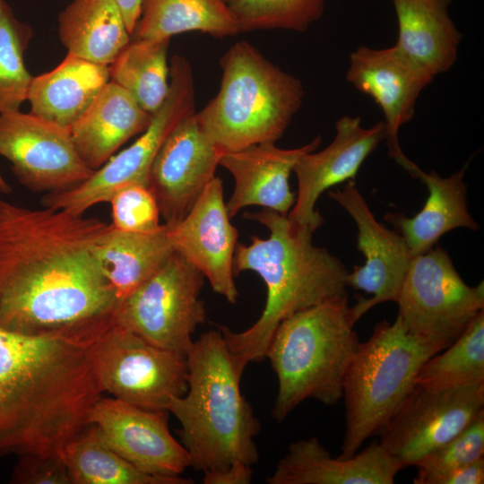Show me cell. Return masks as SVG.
Returning a JSON list of instances; mask_svg holds the SVG:
<instances>
[{"mask_svg":"<svg viewBox=\"0 0 484 484\" xmlns=\"http://www.w3.org/2000/svg\"><path fill=\"white\" fill-rule=\"evenodd\" d=\"M108 226L0 195V326L36 336L112 325L118 300L93 251Z\"/></svg>","mask_w":484,"mask_h":484,"instance_id":"1","label":"cell"},{"mask_svg":"<svg viewBox=\"0 0 484 484\" xmlns=\"http://www.w3.org/2000/svg\"><path fill=\"white\" fill-rule=\"evenodd\" d=\"M87 333L23 335L0 326V454H58L102 395Z\"/></svg>","mask_w":484,"mask_h":484,"instance_id":"2","label":"cell"},{"mask_svg":"<svg viewBox=\"0 0 484 484\" xmlns=\"http://www.w3.org/2000/svg\"><path fill=\"white\" fill-rule=\"evenodd\" d=\"M245 217L265 226L267 238L251 237L249 245L237 243L235 275L253 271L266 285L267 297L260 317L246 330L220 326L228 348L241 370L261 361L282 320L294 313L346 296L348 270L326 248L313 244V231L287 216L263 208Z\"/></svg>","mask_w":484,"mask_h":484,"instance_id":"3","label":"cell"},{"mask_svg":"<svg viewBox=\"0 0 484 484\" xmlns=\"http://www.w3.org/2000/svg\"><path fill=\"white\" fill-rule=\"evenodd\" d=\"M187 390L167 411L180 423L177 433L190 467L221 470L234 461L254 465L259 459L255 437L261 426L242 394L244 373L235 362L220 330L194 341L186 357Z\"/></svg>","mask_w":484,"mask_h":484,"instance_id":"4","label":"cell"},{"mask_svg":"<svg viewBox=\"0 0 484 484\" xmlns=\"http://www.w3.org/2000/svg\"><path fill=\"white\" fill-rule=\"evenodd\" d=\"M356 323L347 295L281 322L265 354L277 376L272 414L278 422L306 399L333 405L342 398L344 376L360 343Z\"/></svg>","mask_w":484,"mask_h":484,"instance_id":"5","label":"cell"},{"mask_svg":"<svg viewBox=\"0 0 484 484\" xmlns=\"http://www.w3.org/2000/svg\"><path fill=\"white\" fill-rule=\"evenodd\" d=\"M220 65L217 95L195 112L207 137L221 155L275 143L302 105L301 82L246 41L232 45Z\"/></svg>","mask_w":484,"mask_h":484,"instance_id":"6","label":"cell"},{"mask_svg":"<svg viewBox=\"0 0 484 484\" xmlns=\"http://www.w3.org/2000/svg\"><path fill=\"white\" fill-rule=\"evenodd\" d=\"M437 352L411 334L397 316L378 323L359 343L342 384L345 431L341 458L352 457L379 435L415 385L423 364Z\"/></svg>","mask_w":484,"mask_h":484,"instance_id":"7","label":"cell"},{"mask_svg":"<svg viewBox=\"0 0 484 484\" xmlns=\"http://www.w3.org/2000/svg\"><path fill=\"white\" fill-rule=\"evenodd\" d=\"M169 77L167 98L140 137L81 184L46 194L41 200L44 207L82 215L98 203H108L122 187L148 186L150 170L162 143L181 120L195 112L193 69L185 56H172Z\"/></svg>","mask_w":484,"mask_h":484,"instance_id":"8","label":"cell"},{"mask_svg":"<svg viewBox=\"0 0 484 484\" xmlns=\"http://www.w3.org/2000/svg\"><path fill=\"white\" fill-rule=\"evenodd\" d=\"M396 303L407 331L438 353L484 309V285L466 284L437 246L412 257Z\"/></svg>","mask_w":484,"mask_h":484,"instance_id":"9","label":"cell"},{"mask_svg":"<svg viewBox=\"0 0 484 484\" xmlns=\"http://www.w3.org/2000/svg\"><path fill=\"white\" fill-rule=\"evenodd\" d=\"M204 276L174 252L148 280L122 299L115 323L152 344L186 357L192 335L206 320L200 294Z\"/></svg>","mask_w":484,"mask_h":484,"instance_id":"10","label":"cell"},{"mask_svg":"<svg viewBox=\"0 0 484 484\" xmlns=\"http://www.w3.org/2000/svg\"><path fill=\"white\" fill-rule=\"evenodd\" d=\"M101 393L151 410H166L187 390L186 357L158 347L114 323L91 346Z\"/></svg>","mask_w":484,"mask_h":484,"instance_id":"11","label":"cell"},{"mask_svg":"<svg viewBox=\"0 0 484 484\" xmlns=\"http://www.w3.org/2000/svg\"><path fill=\"white\" fill-rule=\"evenodd\" d=\"M484 406V382L436 388L415 384L380 431V444L402 465L424 456L461 432Z\"/></svg>","mask_w":484,"mask_h":484,"instance_id":"12","label":"cell"},{"mask_svg":"<svg viewBox=\"0 0 484 484\" xmlns=\"http://www.w3.org/2000/svg\"><path fill=\"white\" fill-rule=\"evenodd\" d=\"M0 156L33 192L70 189L94 172L79 156L68 129L20 110L0 114Z\"/></svg>","mask_w":484,"mask_h":484,"instance_id":"13","label":"cell"},{"mask_svg":"<svg viewBox=\"0 0 484 484\" xmlns=\"http://www.w3.org/2000/svg\"><path fill=\"white\" fill-rule=\"evenodd\" d=\"M169 411L136 406L102 395L92 404L87 424L137 470L175 478L190 467L189 455L171 435Z\"/></svg>","mask_w":484,"mask_h":484,"instance_id":"14","label":"cell"},{"mask_svg":"<svg viewBox=\"0 0 484 484\" xmlns=\"http://www.w3.org/2000/svg\"><path fill=\"white\" fill-rule=\"evenodd\" d=\"M336 201L354 220L358 229L357 246L365 263L355 266L347 276V284L372 294V298L359 297L351 307L356 322L375 306L396 302L412 255L404 238L378 222L354 180L347 181L341 189L330 191Z\"/></svg>","mask_w":484,"mask_h":484,"instance_id":"15","label":"cell"},{"mask_svg":"<svg viewBox=\"0 0 484 484\" xmlns=\"http://www.w3.org/2000/svg\"><path fill=\"white\" fill-rule=\"evenodd\" d=\"M346 79L382 110L388 154L410 173L415 163L402 152L398 134L413 117L417 99L433 78L394 45L381 49L359 47L350 55Z\"/></svg>","mask_w":484,"mask_h":484,"instance_id":"16","label":"cell"},{"mask_svg":"<svg viewBox=\"0 0 484 484\" xmlns=\"http://www.w3.org/2000/svg\"><path fill=\"white\" fill-rule=\"evenodd\" d=\"M220 157L195 112L171 131L152 162L148 181L164 223H175L188 213L215 177Z\"/></svg>","mask_w":484,"mask_h":484,"instance_id":"17","label":"cell"},{"mask_svg":"<svg viewBox=\"0 0 484 484\" xmlns=\"http://www.w3.org/2000/svg\"><path fill=\"white\" fill-rule=\"evenodd\" d=\"M229 220L222 181L215 177L188 213L167 225L174 251L200 271L216 293L235 304L238 290L234 280L233 258L238 230Z\"/></svg>","mask_w":484,"mask_h":484,"instance_id":"18","label":"cell"},{"mask_svg":"<svg viewBox=\"0 0 484 484\" xmlns=\"http://www.w3.org/2000/svg\"><path fill=\"white\" fill-rule=\"evenodd\" d=\"M333 142L324 150L302 155L293 171L297 176L296 201L289 220L315 232L324 218L315 209L319 196L330 187L353 180L366 159L385 138L383 121L363 127L359 117H341Z\"/></svg>","mask_w":484,"mask_h":484,"instance_id":"19","label":"cell"},{"mask_svg":"<svg viewBox=\"0 0 484 484\" xmlns=\"http://www.w3.org/2000/svg\"><path fill=\"white\" fill-rule=\"evenodd\" d=\"M317 136L295 149H281L275 143H264L221 155L219 165L234 178L233 193L226 203L229 218L245 207L256 205L287 216L296 201L289 186L291 171L307 152L321 144Z\"/></svg>","mask_w":484,"mask_h":484,"instance_id":"20","label":"cell"},{"mask_svg":"<svg viewBox=\"0 0 484 484\" xmlns=\"http://www.w3.org/2000/svg\"><path fill=\"white\" fill-rule=\"evenodd\" d=\"M402 465L375 440L350 458L333 457L315 437L290 445L269 484H393Z\"/></svg>","mask_w":484,"mask_h":484,"instance_id":"21","label":"cell"},{"mask_svg":"<svg viewBox=\"0 0 484 484\" xmlns=\"http://www.w3.org/2000/svg\"><path fill=\"white\" fill-rule=\"evenodd\" d=\"M151 116L127 91L110 81L69 131L79 156L95 171L125 142L142 134Z\"/></svg>","mask_w":484,"mask_h":484,"instance_id":"22","label":"cell"},{"mask_svg":"<svg viewBox=\"0 0 484 484\" xmlns=\"http://www.w3.org/2000/svg\"><path fill=\"white\" fill-rule=\"evenodd\" d=\"M452 0H392L395 46L433 79L456 62L462 34L448 13Z\"/></svg>","mask_w":484,"mask_h":484,"instance_id":"23","label":"cell"},{"mask_svg":"<svg viewBox=\"0 0 484 484\" xmlns=\"http://www.w3.org/2000/svg\"><path fill=\"white\" fill-rule=\"evenodd\" d=\"M109 82L108 65L67 53L54 69L33 76L30 113L70 130Z\"/></svg>","mask_w":484,"mask_h":484,"instance_id":"24","label":"cell"},{"mask_svg":"<svg viewBox=\"0 0 484 484\" xmlns=\"http://www.w3.org/2000/svg\"><path fill=\"white\" fill-rule=\"evenodd\" d=\"M466 165L448 177L435 171L424 172L417 167L412 177L420 179L428 190L426 203L414 217L389 212L385 219L404 238L412 256L423 254L448 231L457 228L477 230L479 225L467 206V186L463 182Z\"/></svg>","mask_w":484,"mask_h":484,"instance_id":"25","label":"cell"},{"mask_svg":"<svg viewBox=\"0 0 484 484\" xmlns=\"http://www.w3.org/2000/svg\"><path fill=\"white\" fill-rule=\"evenodd\" d=\"M93 251L118 303L153 275L175 252L166 223L150 233L124 231L108 225Z\"/></svg>","mask_w":484,"mask_h":484,"instance_id":"26","label":"cell"},{"mask_svg":"<svg viewBox=\"0 0 484 484\" xmlns=\"http://www.w3.org/2000/svg\"><path fill=\"white\" fill-rule=\"evenodd\" d=\"M58 33L68 54L104 65L131 36L115 0H73L58 17Z\"/></svg>","mask_w":484,"mask_h":484,"instance_id":"27","label":"cell"},{"mask_svg":"<svg viewBox=\"0 0 484 484\" xmlns=\"http://www.w3.org/2000/svg\"><path fill=\"white\" fill-rule=\"evenodd\" d=\"M188 31L224 38L239 33V29L222 0H143L133 35L136 39H170Z\"/></svg>","mask_w":484,"mask_h":484,"instance_id":"28","label":"cell"},{"mask_svg":"<svg viewBox=\"0 0 484 484\" xmlns=\"http://www.w3.org/2000/svg\"><path fill=\"white\" fill-rule=\"evenodd\" d=\"M72 484H190L183 477H160L137 470L87 424L59 452Z\"/></svg>","mask_w":484,"mask_h":484,"instance_id":"29","label":"cell"},{"mask_svg":"<svg viewBox=\"0 0 484 484\" xmlns=\"http://www.w3.org/2000/svg\"><path fill=\"white\" fill-rule=\"evenodd\" d=\"M169 39H134L108 65L110 81L127 91L151 115L161 107L169 93Z\"/></svg>","mask_w":484,"mask_h":484,"instance_id":"30","label":"cell"},{"mask_svg":"<svg viewBox=\"0 0 484 484\" xmlns=\"http://www.w3.org/2000/svg\"><path fill=\"white\" fill-rule=\"evenodd\" d=\"M443 351V350H442ZM484 382V309L442 353L428 359L415 384L445 388Z\"/></svg>","mask_w":484,"mask_h":484,"instance_id":"31","label":"cell"},{"mask_svg":"<svg viewBox=\"0 0 484 484\" xmlns=\"http://www.w3.org/2000/svg\"><path fill=\"white\" fill-rule=\"evenodd\" d=\"M31 35L30 27L4 1L0 9V114L20 110L27 100L33 76L25 66L24 52Z\"/></svg>","mask_w":484,"mask_h":484,"instance_id":"32","label":"cell"},{"mask_svg":"<svg viewBox=\"0 0 484 484\" xmlns=\"http://www.w3.org/2000/svg\"><path fill=\"white\" fill-rule=\"evenodd\" d=\"M326 0H235L229 7L239 32L281 29L302 32L318 21Z\"/></svg>","mask_w":484,"mask_h":484,"instance_id":"33","label":"cell"},{"mask_svg":"<svg viewBox=\"0 0 484 484\" xmlns=\"http://www.w3.org/2000/svg\"><path fill=\"white\" fill-rule=\"evenodd\" d=\"M484 454V410L461 432L424 456L415 466V484H436L452 471L468 464Z\"/></svg>","mask_w":484,"mask_h":484,"instance_id":"34","label":"cell"},{"mask_svg":"<svg viewBox=\"0 0 484 484\" xmlns=\"http://www.w3.org/2000/svg\"><path fill=\"white\" fill-rule=\"evenodd\" d=\"M112 226L117 229L138 233L158 230L160 209L157 201L146 186L130 185L117 191L109 202Z\"/></svg>","mask_w":484,"mask_h":484,"instance_id":"35","label":"cell"},{"mask_svg":"<svg viewBox=\"0 0 484 484\" xmlns=\"http://www.w3.org/2000/svg\"><path fill=\"white\" fill-rule=\"evenodd\" d=\"M12 483L16 484H72L60 454H22L16 464Z\"/></svg>","mask_w":484,"mask_h":484,"instance_id":"36","label":"cell"},{"mask_svg":"<svg viewBox=\"0 0 484 484\" xmlns=\"http://www.w3.org/2000/svg\"><path fill=\"white\" fill-rule=\"evenodd\" d=\"M204 484H249L253 477L252 465L241 461H234L221 470L204 471Z\"/></svg>","mask_w":484,"mask_h":484,"instance_id":"37","label":"cell"},{"mask_svg":"<svg viewBox=\"0 0 484 484\" xmlns=\"http://www.w3.org/2000/svg\"><path fill=\"white\" fill-rule=\"evenodd\" d=\"M484 483V458L480 457L441 477L436 484Z\"/></svg>","mask_w":484,"mask_h":484,"instance_id":"38","label":"cell"},{"mask_svg":"<svg viewBox=\"0 0 484 484\" xmlns=\"http://www.w3.org/2000/svg\"><path fill=\"white\" fill-rule=\"evenodd\" d=\"M0 190L2 194H8L10 193V187L7 182L4 180V177L0 173Z\"/></svg>","mask_w":484,"mask_h":484,"instance_id":"39","label":"cell"},{"mask_svg":"<svg viewBox=\"0 0 484 484\" xmlns=\"http://www.w3.org/2000/svg\"><path fill=\"white\" fill-rule=\"evenodd\" d=\"M224 3H226L228 5H229L231 3H233L235 0H222Z\"/></svg>","mask_w":484,"mask_h":484,"instance_id":"40","label":"cell"},{"mask_svg":"<svg viewBox=\"0 0 484 484\" xmlns=\"http://www.w3.org/2000/svg\"><path fill=\"white\" fill-rule=\"evenodd\" d=\"M4 0H0V9H1V6H2V4Z\"/></svg>","mask_w":484,"mask_h":484,"instance_id":"41","label":"cell"},{"mask_svg":"<svg viewBox=\"0 0 484 484\" xmlns=\"http://www.w3.org/2000/svg\"><path fill=\"white\" fill-rule=\"evenodd\" d=\"M1 194H2V192H1V190H0V195H1Z\"/></svg>","mask_w":484,"mask_h":484,"instance_id":"42","label":"cell"}]
</instances>
